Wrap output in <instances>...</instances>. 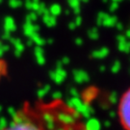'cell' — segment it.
Segmentation results:
<instances>
[{
	"label": "cell",
	"instance_id": "1",
	"mask_svg": "<svg viewBox=\"0 0 130 130\" xmlns=\"http://www.w3.org/2000/svg\"><path fill=\"white\" fill-rule=\"evenodd\" d=\"M1 130H70L66 126L50 124L49 120L39 118L32 113L20 112ZM81 130V129H77Z\"/></svg>",
	"mask_w": 130,
	"mask_h": 130
},
{
	"label": "cell",
	"instance_id": "2",
	"mask_svg": "<svg viewBox=\"0 0 130 130\" xmlns=\"http://www.w3.org/2000/svg\"><path fill=\"white\" fill-rule=\"evenodd\" d=\"M118 115L121 127L124 130H130V88L122 93L120 99Z\"/></svg>",
	"mask_w": 130,
	"mask_h": 130
}]
</instances>
